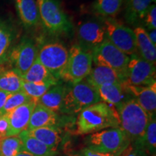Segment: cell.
Returning <instances> with one entry per match:
<instances>
[{
	"mask_svg": "<svg viewBox=\"0 0 156 156\" xmlns=\"http://www.w3.org/2000/svg\"><path fill=\"white\" fill-rule=\"evenodd\" d=\"M40 20L46 30L54 36L71 32L73 25L62 7L59 0H36Z\"/></svg>",
	"mask_w": 156,
	"mask_h": 156,
	"instance_id": "cell-4",
	"label": "cell"
},
{
	"mask_svg": "<svg viewBox=\"0 0 156 156\" xmlns=\"http://www.w3.org/2000/svg\"><path fill=\"white\" fill-rule=\"evenodd\" d=\"M25 131L28 135L36 138L53 151H57L62 142L61 131L56 126H46Z\"/></svg>",
	"mask_w": 156,
	"mask_h": 156,
	"instance_id": "cell-21",
	"label": "cell"
},
{
	"mask_svg": "<svg viewBox=\"0 0 156 156\" xmlns=\"http://www.w3.org/2000/svg\"><path fill=\"white\" fill-rule=\"evenodd\" d=\"M147 31V36L149 37L150 40L151 41L152 43L156 46V29L153 30H146Z\"/></svg>",
	"mask_w": 156,
	"mask_h": 156,
	"instance_id": "cell-38",
	"label": "cell"
},
{
	"mask_svg": "<svg viewBox=\"0 0 156 156\" xmlns=\"http://www.w3.org/2000/svg\"><path fill=\"white\" fill-rule=\"evenodd\" d=\"M66 89L67 84H62L60 81L58 82L39 98L37 103L57 114V112H59L61 110Z\"/></svg>",
	"mask_w": 156,
	"mask_h": 156,
	"instance_id": "cell-18",
	"label": "cell"
},
{
	"mask_svg": "<svg viewBox=\"0 0 156 156\" xmlns=\"http://www.w3.org/2000/svg\"><path fill=\"white\" fill-rule=\"evenodd\" d=\"M15 156H34V155H31V154L28 153V152H25V151H22L20 152V153H17Z\"/></svg>",
	"mask_w": 156,
	"mask_h": 156,
	"instance_id": "cell-39",
	"label": "cell"
},
{
	"mask_svg": "<svg viewBox=\"0 0 156 156\" xmlns=\"http://www.w3.org/2000/svg\"><path fill=\"white\" fill-rule=\"evenodd\" d=\"M37 103L35 101L23 104L6 114L9 120V129L7 136L19 135L27 130L30 119Z\"/></svg>",
	"mask_w": 156,
	"mask_h": 156,
	"instance_id": "cell-13",
	"label": "cell"
},
{
	"mask_svg": "<svg viewBox=\"0 0 156 156\" xmlns=\"http://www.w3.org/2000/svg\"><path fill=\"white\" fill-rule=\"evenodd\" d=\"M134 33L136 37V51L139 53V56L149 62L153 64L156 63V48L149 37L147 31L142 27H136L134 28Z\"/></svg>",
	"mask_w": 156,
	"mask_h": 156,
	"instance_id": "cell-20",
	"label": "cell"
},
{
	"mask_svg": "<svg viewBox=\"0 0 156 156\" xmlns=\"http://www.w3.org/2000/svg\"><path fill=\"white\" fill-rule=\"evenodd\" d=\"M82 152H83L84 156H119V155H118V154L97 153V152L90 151V150L87 149V148H85V149H83Z\"/></svg>",
	"mask_w": 156,
	"mask_h": 156,
	"instance_id": "cell-35",
	"label": "cell"
},
{
	"mask_svg": "<svg viewBox=\"0 0 156 156\" xmlns=\"http://www.w3.org/2000/svg\"><path fill=\"white\" fill-rule=\"evenodd\" d=\"M153 156H155V155H153Z\"/></svg>",
	"mask_w": 156,
	"mask_h": 156,
	"instance_id": "cell-40",
	"label": "cell"
},
{
	"mask_svg": "<svg viewBox=\"0 0 156 156\" xmlns=\"http://www.w3.org/2000/svg\"><path fill=\"white\" fill-rule=\"evenodd\" d=\"M129 94L142 107L150 117L155 116L156 113V83L150 86L126 85Z\"/></svg>",
	"mask_w": 156,
	"mask_h": 156,
	"instance_id": "cell-14",
	"label": "cell"
},
{
	"mask_svg": "<svg viewBox=\"0 0 156 156\" xmlns=\"http://www.w3.org/2000/svg\"><path fill=\"white\" fill-rule=\"evenodd\" d=\"M22 151V141L18 135L0 139V156H15Z\"/></svg>",
	"mask_w": 156,
	"mask_h": 156,
	"instance_id": "cell-30",
	"label": "cell"
},
{
	"mask_svg": "<svg viewBox=\"0 0 156 156\" xmlns=\"http://www.w3.org/2000/svg\"><path fill=\"white\" fill-rule=\"evenodd\" d=\"M23 79L15 70H7L0 73V90L14 93L22 90Z\"/></svg>",
	"mask_w": 156,
	"mask_h": 156,
	"instance_id": "cell-27",
	"label": "cell"
},
{
	"mask_svg": "<svg viewBox=\"0 0 156 156\" xmlns=\"http://www.w3.org/2000/svg\"><path fill=\"white\" fill-rule=\"evenodd\" d=\"M156 83L155 64L145 61L135 54L130 56L126 69L125 85L150 86Z\"/></svg>",
	"mask_w": 156,
	"mask_h": 156,
	"instance_id": "cell-10",
	"label": "cell"
},
{
	"mask_svg": "<svg viewBox=\"0 0 156 156\" xmlns=\"http://www.w3.org/2000/svg\"><path fill=\"white\" fill-rule=\"evenodd\" d=\"M10 93L5 92V91L0 90V116L2 115V111L3 108L5 106V104L7 101V98L9 97V95Z\"/></svg>",
	"mask_w": 156,
	"mask_h": 156,
	"instance_id": "cell-36",
	"label": "cell"
},
{
	"mask_svg": "<svg viewBox=\"0 0 156 156\" xmlns=\"http://www.w3.org/2000/svg\"><path fill=\"white\" fill-rule=\"evenodd\" d=\"M30 101H34L22 90L17 93H10L9 97L7 98V101H6L5 106L3 108L2 115L7 114L8 112L12 111L13 109L25 104V103L30 102Z\"/></svg>",
	"mask_w": 156,
	"mask_h": 156,
	"instance_id": "cell-31",
	"label": "cell"
},
{
	"mask_svg": "<svg viewBox=\"0 0 156 156\" xmlns=\"http://www.w3.org/2000/svg\"><path fill=\"white\" fill-rule=\"evenodd\" d=\"M86 142V148L92 151L118 155L130 144L119 127L106 129L90 134Z\"/></svg>",
	"mask_w": 156,
	"mask_h": 156,
	"instance_id": "cell-6",
	"label": "cell"
},
{
	"mask_svg": "<svg viewBox=\"0 0 156 156\" xmlns=\"http://www.w3.org/2000/svg\"><path fill=\"white\" fill-rule=\"evenodd\" d=\"M92 53L93 63L94 62L95 66H103L114 69L125 83L129 56L117 48L106 38Z\"/></svg>",
	"mask_w": 156,
	"mask_h": 156,
	"instance_id": "cell-7",
	"label": "cell"
},
{
	"mask_svg": "<svg viewBox=\"0 0 156 156\" xmlns=\"http://www.w3.org/2000/svg\"><path fill=\"white\" fill-rule=\"evenodd\" d=\"M124 0H95L93 4V11L103 18H114L120 11Z\"/></svg>",
	"mask_w": 156,
	"mask_h": 156,
	"instance_id": "cell-26",
	"label": "cell"
},
{
	"mask_svg": "<svg viewBox=\"0 0 156 156\" xmlns=\"http://www.w3.org/2000/svg\"><path fill=\"white\" fill-rule=\"evenodd\" d=\"M77 34L79 45L92 52L106 38L103 23L96 20H90L82 23L78 26Z\"/></svg>",
	"mask_w": 156,
	"mask_h": 156,
	"instance_id": "cell-12",
	"label": "cell"
},
{
	"mask_svg": "<svg viewBox=\"0 0 156 156\" xmlns=\"http://www.w3.org/2000/svg\"><path fill=\"white\" fill-rule=\"evenodd\" d=\"M76 125L77 134H93L106 129L119 127V116L114 106L101 101L80 112Z\"/></svg>",
	"mask_w": 156,
	"mask_h": 156,
	"instance_id": "cell-1",
	"label": "cell"
},
{
	"mask_svg": "<svg viewBox=\"0 0 156 156\" xmlns=\"http://www.w3.org/2000/svg\"><path fill=\"white\" fill-rule=\"evenodd\" d=\"M23 144V151L34 156H54L56 151L50 149L42 142L38 141L23 131L18 135Z\"/></svg>",
	"mask_w": 156,
	"mask_h": 156,
	"instance_id": "cell-24",
	"label": "cell"
},
{
	"mask_svg": "<svg viewBox=\"0 0 156 156\" xmlns=\"http://www.w3.org/2000/svg\"><path fill=\"white\" fill-rule=\"evenodd\" d=\"M15 38L14 28L7 21L0 18V64L7 62Z\"/></svg>",
	"mask_w": 156,
	"mask_h": 156,
	"instance_id": "cell-22",
	"label": "cell"
},
{
	"mask_svg": "<svg viewBox=\"0 0 156 156\" xmlns=\"http://www.w3.org/2000/svg\"><path fill=\"white\" fill-rule=\"evenodd\" d=\"M38 51L34 41L25 36L19 44L12 48L7 62H9L13 70L21 77L28 71L36 59Z\"/></svg>",
	"mask_w": 156,
	"mask_h": 156,
	"instance_id": "cell-11",
	"label": "cell"
},
{
	"mask_svg": "<svg viewBox=\"0 0 156 156\" xmlns=\"http://www.w3.org/2000/svg\"><path fill=\"white\" fill-rule=\"evenodd\" d=\"M58 122V117L56 113L37 103L31 114L27 130L46 126H55Z\"/></svg>",
	"mask_w": 156,
	"mask_h": 156,
	"instance_id": "cell-19",
	"label": "cell"
},
{
	"mask_svg": "<svg viewBox=\"0 0 156 156\" xmlns=\"http://www.w3.org/2000/svg\"><path fill=\"white\" fill-rule=\"evenodd\" d=\"M147 30L156 29V5L155 4L152 5L148 7L142 19Z\"/></svg>",
	"mask_w": 156,
	"mask_h": 156,
	"instance_id": "cell-32",
	"label": "cell"
},
{
	"mask_svg": "<svg viewBox=\"0 0 156 156\" xmlns=\"http://www.w3.org/2000/svg\"><path fill=\"white\" fill-rule=\"evenodd\" d=\"M21 78L23 81L28 83H46V82L57 83L58 82L38 61L37 58L28 71L23 76H21Z\"/></svg>",
	"mask_w": 156,
	"mask_h": 156,
	"instance_id": "cell-25",
	"label": "cell"
},
{
	"mask_svg": "<svg viewBox=\"0 0 156 156\" xmlns=\"http://www.w3.org/2000/svg\"><path fill=\"white\" fill-rule=\"evenodd\" d=\"M64 150L63 156H84L83 152H77L74 150H71L67 145H65Z\"/></svg>",
	"mask_w": 156,
	"mask_h": 156,
	"instance_id": "cell-37",
	"label": "cell"
},
{
	"mask_svg": "<svg viewBox=\"0 0 156 156\" xmlns=\"http://www.w3.org/2000/svg\"><path fill=\"white\" fill-rule=\"evenodd\" d=\"M98 93L101 100L115 108L121 103L130 98L125 84H111V85H101L95 87Z\"/></svg>",
	"mask_w": 156,
	"mask_h": 156,
	"instance_id": "cell-15",
	"label": "cell"
},
{
	"mask_svg": "<svg viewBox=\"0 0 156 156\" xmlns=\"http://www.w3.org/2000/svg\"><path fill=\"white\" fill-rule=\"evenodd\" d=\"M116 109L119 116V128L132 145L139 144L145 135L151 117L133 98L122 103Z\"/></svg>",
	"mask_w": 156,
	"mask_h": 156,
	"instance_id": "cell-2",
	"label": "cell"
},
{
	"mask_svg": "<svg viewBox=\"0 0 156 156\" xmlns=\"http://www.w3.org/2000/svg\"><path fill=\"white\" fill-rule=\"evenodd\" d=\"M15 2L17 15L24 26H36L40 21V17L36 0H15Z\"/></svg>",
	"mask_w": 156,
	"mask_h": 156,
	"instance_id": "cell-17",
	"label": "cell"
},
{
	"mask_svg": "<svg viewBox=\"0 0 156 156\" xmlns=\"http://www.w3.org/2000/svg\"><path fill=\"white\" fill-rule=\"evenodd\" d=\"M101 101L96 88L85 79L77 83L67 85L60 112L76 114Z\"/></svg>",
	"mask_w": 156,
	"mask_h": 156,
	"instance_id": "cell-3",
	"label": "cell"
},
{
	"mask_svg": "<svg viewBox=\"0 0 156 156\" xmlns=\"http://www.w3.org/2000/svg\"><path fill=\"white\" fill-rule=\"evenodd\" d=\"M69 56V50L61 43L48 42L39 48L37 58L59 81Z\"/></svg>",
	"mask_w": 156,
	"mask_h": 156,
	"instance_id": "cell-8",
	"label": "cell"
},
{
	"mask_svg": "<svg viewBox=\"0 0 156 156\" xmlns=\"http://www.w3.org/2000/svg\"><path fill=\"white\" fill-rule=\"evenodd\" d=\"M85 80L94 87L111 84H125L116 71L103 66L93 67Z\"/></svg>",
	"mask_w": 156,
	"mask_h": 156,
	"instance_id": "cell-16",
	"label": "cell"
},
{
	"mask_svg": "<svg viewBox=\"0 0 156 156\" xmlns=\"http://www.w3.org/2000/svg\"><path fill=\"white\" fill-rule=\"evenodd\" d=\"M102 20L109 41L126 55L136 53V37L132 29L112 17H106Z\"/></svg>",
	"mask_w": 156,
	"mask_h": 156,
	"instance_id": "cell-9",
	"label": "cell"
},
{
	"mask_svg": "<svg viewBox=\"0 0 156 156\" xmlns=\"http://www.w3.org/2000/svg\"><path fill=\"white\" fill-rule=\"evenodd\" d=\"M155 0H126L125 19L129 24L136 25L142 20L144 14Z\"/></svg>",
	"mask_w": 156,
	"mask_h": 156,
	"instance_id": "cell-23",
	"label": "cell"
},
{
	"mask_svg": "<svg viewBox=\"0 0 156 156\" xmlns=\"http://www.w3.org/2000/svg\"><path fill=\"white\" fill-rule=\"evenodd\" d=\"M9 129V120L7 115L0 116V139L6 137Z\"/></svg>",
	"mask_w": 156,
	"mask_h": 156,
	"instance_id": "cell-34",
	"label": "cell"
},
{
	"mask_svg": "<svg viewBox=\"0 0 156 156\" xmlns=\"http://www.w3.org/2000/svg\"><path fill=\"white\" fill-rule=\"evenodd\" d=\"M57 83H54V82H46V83H28V82L23 81L22 91L26 93L33 101L38 103L39 98L44 93H46V91L51 87L56 85Z\"/></svg>",
	"mask_w": 156,
	"mask_h": 156,
	"instance_id": "cell-29",
	"label": "cell"
},
{
	"mask_svg": "<svg viewBox=\"0 0 156 156\" xmlns=\"http://www.w3.org/2000/svg\"><path fill=\"white\" fill-rule=\"evenodd\" d=\"M119 156H147V153L144 150L136 148L129 144Z\"/></svg>",
	"mask_w": 156,
	"mask_h": 156,
	"instance_id": "cell-33",
	"label": "cell"
},
{
	"mask_svg": "<svg viewBox=\"0 0 156 156\" xmlns=\"http://www.w3.org/2000/svg\"><path fill=\"white\" fill-rule=\"evenodd\" d=\"M93 68L91 51L75 44L69 50V56L60 80L67 84L77 83L85 80Z\"/></svg>",
	"mask_w": 156,
	"mask_h": 156,
	"instance_id": "cell-5",
	"label": "cell"
},
{
	"mask_svg": "<svg viewBox=\"0 0 156 156\" xmlns=\"http://www.w3.org/2000/svg\"><path fill=\"white\" fill-rule=\"evenodd\" d=\"M134 147L140 149L144 150L147 154H152V155H155L156 147V120L155 116L152 117L148 123L147 129L143 138L137 145H133Z\"/></svg>",
	"mask_w": 156,
	"mask_h": 156,
	"instance_id": "cell-28",
	"label": "cell"
}]
</instances>
